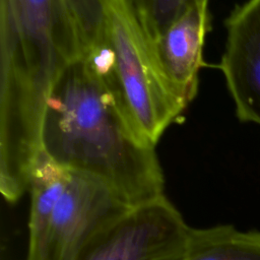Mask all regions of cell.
I'll return each instance as SVG.
<instances>
[{"mask_svg": "<svg viewBox=\"0 0 260 260\" xmlns=\"http://www.w3.org/2000/svg\"><path fill=\"white\" fill-rule=\"evenodd\" d=\"M219 68L241 122L260 126V0L237 5L225 19Z\"/></svg>", "mask_w": 260, "mask_h": 260, "instance_id": "obj_6", "label": "cell"}, {"mask_svg": "<svg viewBox=\"0 0 260 260\" xmlns=\"http://www.w3.org/2000/svg\"><path fill=\"white\" fill-rule=\"evenodd\" d=\"M190 228L164 195L132 207L79 260H185Z\"/></svg>", "mask_w": 260, "mask_h": 260, "instance_id": "obj_5", "label": "cell"}, {"mask_svg": "<svg viewBox=\"0 0 260 260\" xmlns=\"http://www.w3.org/2000/svg\"><path fill=\"white\" fill-rule=\"evenodd\" d=\"M198 1L201 0H130L150 43Z\"/></svg>", "mask_w": 260, "mask_h": 260, "instance_id": "obj_11", "label": "cell"}, {"mask_svg": "<svg viewBox=\"0 0 260 260\" xmlns=\"http://www.w3.org/2000/svg\"><path fill=\"white\" fill-rule=\"evenodd\" d=\"M109 0H64L77 27L83 53L105 43L107 5Z\"/></svg>", "mask_w": 260, "mask_h": 260, "instance_id": "obj_10", "label": "cell"}, {"mask_svg": "<svg viewBox=\"0 0 260 260\" xmlns=\"http://www.w3.org/2000/svg\"><path fill=\"white\" fill-rule=\"evenodd\" d=\"M131 208L103 182L68 170L66 186L43 240L26 260H79Z\"/></svg>", "mask_w": 260, "mask_h": 260, "instance_id": "obj_4", "label": "cell"}, {"mask_svg": "<svg viewBox=\"0 0 260 260\" xmlns=\"http://www.w3.org/2000/svg\"><path fill=\"white\" fill-rule=\"evenodd\" d=\"M185 260H260V230L233 224L190 228Z\"/></svg>", "mask_w": 260, "mask_h": 260, "instance_id": "obj_8", "label": "cell"}, {"mask_svg": "<svg viewBox=\"0 0 260 260\" xmlns=\"http://www.w3.org/2000/svg\"><path fill=\"white\" fill-rule=\"evenodd\" d=\"M81 54L64 0H1L0 191L9 203L28 191L47 100Z\"/></svg>", "mask_w": 260, "mask_h": 260, "instance_id": "obj_2", "label": "cell"}, {"mask_svg": "<svg viewBox=\"0 0 260 260\" xmlns=\"http://www.w3.org/2000/svg\"><path fill=\"white\" fill-rule=\"evenodd\" d=\"M41 147L56 165L103 182L132 207L165 195L155 146L135 129L96 53L81 54L55 82Z\"/></svg>", "mask_w": 260, "mask_h": 260, "instance_id": "obj_1", "label": "cell"}, {"mask_svg": "<svg viewBox=\"0 0 260 260\" xmlns=\"http://www.w3.org/2000/svg\"><path fill=\"white\" fill-rule=\"evenodd\" d=\"M135 129L155 146L186 106L164 77L130 0H109L105 43L95 50Z\"/></svg>", "mask_w": 260, "mask_h": 260, "instance_id": "obj_3", "label": "cell"}, {"mask_svg": "<svg viewBox=\"0 0 260 260\" xmlns=\"http://www.w3.org/2000/svg\"><path fill=\"white\" fill-rule=\"evenodd\" d=\"M209 24L208 0H201L187 8L154 41L149 42L164 77L186 107L197 92Z\"/></svg>", "mask_w": 260, "mask_h": 260, "instance_id": "obj_7", "label": "cell"}, {"mask_svg": "<svg viewBox=\"0 0 260 260\" xmlns=\"http://www.w3.org/2000/svg\"><path fill=\"white\" fill-rule=\"evenodd\" d=\"M67 178L68 170L56 165L41 151L34 166L28 188L30 211L27 254L34 252L42 242Z\"/></svg>", "mask_w": 260, "mask_h": 260, "instance_id": "obj_9", "label": "cell"}]
</instances>
